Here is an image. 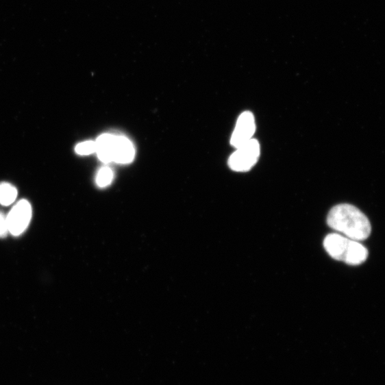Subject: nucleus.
Returning a JSON list of instances; mask_svg holds the SVG:
<instances>
[{
    "instance_id": "nucleus-1",
    "label": "nucleus",
    "mask_w": 385,
    "mask_h": 385,
    "mask_svg": "<svg viewBox=\"0 0 385 385\" xmlns=\"http://www.w3.org/2000/svg\"><path fill=\"white\" fill-rule=\"evenodd\" d=\"M327 223L331 229L357 241L369 238L372 231L369 219L357 207L347 203L332 208Z\"/></svg>"
},
{
    "instance_id": "nucleus-2",
    "label": "nucleus",
    "mask_w": 385,
    "mask_h": 385,
    "mask_svg": "<svg viewBox=\"0 0 385 385\" xmlns=\"http://www.w3.org/2000/svg\"><path fill=\"white\" fill-rule=\"evenodd\" d=\"M323 245L325 251L332 258L344 261L348 265H360L369 256V251L359 241L340 234L327 235Z\"/></svg>"
},
{
    "instance_id": "nucleus-3",
    "label": "nucleus",
    "mask_w": 385,
    "mask_h": 385,
    "mask_svg": "<svg viewBox=\"0 0 385 385\" xmlns=\"http://www.w3.org/2000/svg\"><path fill=\"white\" fill-rule=\"evenodd\" d=\"M260 145L252 138L248 143L236 149L229 160V166L234 171L251 170L257 163L260 156Z\"/></svg>"
},
{
    "instance_id": "nucleus-4",
    "label": "nucleus",
    "mask_w": 385,
    "mask_h": 385,
    "mask_svg": "<svg viewBox=\"0 0 385 385\" xmlns=\"http://www.w3.org/2000/svg\"><path fill=\"white\" fill-rule=\"evenodd\" d=\"M32 206L26 200L17 203L8 215L9 233L14 236L23 234L27 229L32 219Z\"/></svg>"
},
{
    "instance_id": "nucleus-5",
    "label": "nucleus",
    "mask_w": 385,
    "mask_h": 385,
    "mask_svg": "<svg viewBox=\"0 0 385 385\" xmlns=\"http://www.w3.org/2000/svg\"><path fill=\"white\" fill-rule=\"evenodd\" d=\"M256 132V121L251 112L242 113L231 138V145L236 149L248 143L253 138Z\"/></svg>"
},
{
    "instance_id": "nucleus-6",
    "label": "nucleus",
    "mask_w": 385,
    "mask_h": 385,
    "mask_svg": "<svg viewBox=\"0 0 385 385\" xmlns=\"http://www.w3.org/2000/svg\"><path fill=\"white\" fill-rule=\"evenodd\" d=\"M134 149L128 138L124 136H116L113 152V161L119 164H128L133 161Z\"/></svg>"
},
{
    "instance_id": "nucleus-7",
    "label": "nucleus",
    "mask_w": 385,
    "mask_h": 385,
    "mask_svg": "<svg viewBox=\"0 0 385 385\" xmlns=\"http://www.w3.org/2000/svg\"><path fill=\"white\" fill-rule=\"evenodd\" d=\"M116 136L111 134H103L100 136L96 142L97 151L99 159L104 162H113V152Z\"/></svg>"
},
{
    "instance_id": "nucleus-8",
    "label": "nucleus",
    "mask_w": 385,
    "mask_h": 385,
    "mask_svg": "<svg viewBox=\"0 0 385 385\" xmlns=\"http://www.w3.org/2000/svg\"><path fill=\"white\" fill-rule=\"evenodd\" d=\"M17 197L16 188L10 184H0V204L10 206L12 204Z\"/></svg>"
},
{
    "instance_id": "nucleus-9",
    "label": "nucleus",
    "mask_w": 385,
    "mask_h": 385,
    "mask_svg": "<svg viewBox=\"0 0 385 385\" xmlns=\"http://www.w3.org/2000/svg\"><path fill=\"white\" fill-rule=\"evenodd\" d=\"M113 179V173L108 167L102 168L98 173L97 184L99 187H106L110 185Z\"/></svg>"
},
{
    "instance_id": "nucleus-10",
    "label": "nucleus",
    "mask_w": 385,
    "mask_h": 385,
    "mask_svg": "<svg viewBox=\"0 0 385 385\" xmlns=\"http://www.w3.org/2000/svg\"><path fill=\"white\" fill-rule=\"evenodd\" d=\"M96 151V142L91 141L80 143L75 147V151L79 155H89Z\"/></svg>"
},
{
    "instance_id": "nucleus-11",
    "label": "nucleus",
    "mask_w": 385,
    "mask_h": 385,
    "mask_svg": "<svg viewBox=\"0 0 385 385\" xmlns=\"http://www.w3.org/2000/svg\"><path fill=\"white\" fill-rule=\"evenodd\" d=\"M9 233L7 218L0 213V238H5Z\"/></svg>"
}]
</instances>
